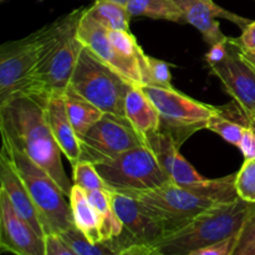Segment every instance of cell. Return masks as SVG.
<instances>
[{
  "label": "cell",
  "instance_id": "obj_1",
  "mask_svg": "<svg viewBox=\"0 0 255 255\" xmlns=\"http://www.w3.org/2000/svg\"><path fill=\"white\" fill-rule=\"evenodd\" d=\"M49 97L39 92H16L0 102V131L2 142L44 168L70 197L74 184L62 167V152L47 121Z\"/></svg>",
  "mask_w": 255,
  "mask_h": 255
},
{
  "label": "cell",
  "instance_id": "obj_2",
  "mask_svg": "<svg viewBox=\"0 0 255 255\" xmlns=\"http://www.w3.org/2000/svg\"><path fill=\"white\" fill-rule=\"evenodd\" d=\"M163 226L166 234L178 229L212 207L239 198L236 173L191 184L169 181L156 189L132 194Z\"/></svg>",
  "mask_w": 255,
  "mask_h": 255
},
{
  "label": "cell",
  "instance_id": "obj_3",
  "mask_svg": "<svg viewBox=\"0 0 255 255\" xmlns=\"http://www.w3.org/2000/svg\"><path fill=\"white\" fill-rule=\"evenodd\" d=\"M87 7L61 15L22 39L0 47V102L20 92L34 70L71 35L76 34Z\"/></svg>",
  "mask_w": 255,
  "mask_h": 255
},
{
  "label": "cell",
  "instance_id": "obj_4",
  "mask_svg": "<svg viewBox=\"0 0 255 255\" xmlns=\"http://www.w3.org/2000/svg\"><path fill=\"white\" fill-rule=\"evenodd\" d=\"M249 204L241 198L217 204L176 231L164 234L154 246L163 255H187L237 236L246 221Z\"/></svg>",
  "mask_w": 255,
  "mask_h": 255
},
{
  "label": "cell",
  "instance_id": "obj_5",
  "mask_svg": "<svg viewBox=\"0 0 255 255\" xmlns=\"http://www.w3.org/2000/svg\"><path fill=\"white\" fill-rule=\"evenodd\" d=\"M12 166L24 182L34 206L39 213L45 236H60L74 227V218L70 203L65 199L59 184L44 168L32 162L26 154L2 142Z\"/></svg>",
  "mask_w": 255,
  "mask_h": 255
},
{
  "label": "cell",
  "instance_id": "obj_6",
  "mask_svg": "<svg viewBox=\"0 0 255 255\" xmlns=\"http://www.w3.org/2000/svg\"><path fill=\"white\" fill-rule=\"evenodd\" d=\"M132 86L116 70L84 46L69 87L104 114L125 116V101Z\"/></svg>",
  "mask_w": 255,
  "mask_h": 255
},
{
  "label": "cell",
  "instance_id": "obj_7",
  "mask_svg": "<svg viewBox=\"0 0 255 255\" xmlns=\"http://www.w3.org/2000/svg\"><path fill=\"white\" fill-rule=\"evenodd\" d=\"M95 166L112 192L127 196L152 191L169 182L156 154L147 144L134 147Z\"/></svg>",
  "mask_w": 255,
  "mask_h": 255
},
{
  "label": "cell",
  "instance_id": "obj_8",
  "mask_svg": "<svg viewBox=\"0 0 255 255\" xmlns=\"http://www.w3.org/2000/svg\"><path fill=\"white\" fill-rule=\"evenodd\" d=\"M149 97L161 119V131L169 134L176 144L181 147L192 134L207 128L212 116L221 111L219 107L203 104L186 96L176 89L142 86Z\"/></svg>",
  "mask_w": 255,
  "mask_h": 255
},
{
  "label": "cell",
  "instance_id": "obj_9",
  "mask_svg": "<svg viewBox=\"0 0 255 255\" xmlns=\"http://www.w3.org/2000/svg\"><path fill=\"white\" fill-rule=\"evenodd\" d=\"M142 144L146 142L126 117L104 114L80 141V161L96 164Z\"/></svg>",
  "mask_w": 255,
  "mask_h": 255
},
{
  "label": "cell",
  "instance_id": "obj_10",
  "mask_svg": "<svg viewBox=\"0 0 255 255\" xmlns=\"http://www.w3.org/2000/svg\"><path fill=\"white\" fill-rule=\"evenodd\" d=\"M82 47L84 45L76 34L64 40L34 70L20 92H39L47 96L65 95Z\"/></svg>",
  "mask_w": 255,
  "mask_h": 255
},
{
  "label": "cell",
  "instance_id": "obj_11",
  "mask_svg": "<svg viewBox=\"0 0 255 255\" xmlns=\"http://www.w3.org/2000/svg\"><path fill=\"white\" fill-rule=\"evenodd\" d=\"M209 69L218 77L227 94L233 97L246 126L248 120L255 117V71L242 59L232 37H229L228 56Z\"/></svg>",
  "mask_w": 255,
  "mask_h": 255
},
{
  "label": "cell",
  "instance_id": "obj_12",
  "mask_svg": "<svg viewBox=\"0 0 255 255\" xmlns=\"http://www.w3.org/2000/svg\"><path fill=\"white\" fill-rule=\"evenodd\" d=\"M76 36L85 47L91 50L105 64L116 70L127 81L136 86H144L142 67L136 62L121 56L115 50L114 45L110 40L109 29L92 19L90 15L86 14V11L77 27Z\"/></svg>",
  "mask_w": 255,
  "mask_h": 255
},
{
  "label": "cell",
  "instance_id": "obj_13",
  "mask_svg": "<svg viewBox=\"0 0 255 255\" xmlns=\"http://www.w3.org/2000/svg\"><path fill=\"white\" fill-rule=\"evenodd\" d=\"M0 248L14 255H46L42 237L15 212L10 199L0 189Z\"/></svg>",
  "mask_w": 255,
  "mask_h": 255
},
{
  "label": "cell",
  "instance_id": "obj_14",
  "mask_svg": "<svg viewBox=\"0 0 255 255\" xmlns=\"http://www.w3.org/2000/svg\"><path fill=\"white\" fill-rule=\"evenodd\" d=\"M174 1L183 11L186 22L191 24L201 32L209 46L228 37L222 32L221 24L217 20L218 17L231 20L242 30L246 29L247 25L252 21L219 6L213 0H174Z\"/></svg>",
  "mask_w": 255,
  "mask_h": 255
},
{
  "label": "cell",
  "instance_id": "obj_15",
  "mask_svg": "<svg viewBox=\"0 0 255 255\" xmlns=\"http://www.w3.org/2000/svg\"><path fill=\"white\" fill-rule=\"evenodd\" d=\"M112 206L134 243L156 244L166 234L163 226L134 197L112 192Z\"/></svg>",
  "mask_w": 255,
  "mask_h": 255
},
{
  "label": "cell",
  "instance_id": "obj_16",
  "mask_svg": "<svg viewBox=\"0 0 255 255\" xmlns=\"http://www.w3.org/2000/svg\"><path fill=\"white\" fill-rule=\"evenodd\" d=\"M146 144L156 154L158 163L173 183L191 184L206 179L182 156L179 147L169 134L158 131L146 139Z\"/></svg>",
  "mask_w": 255,
  "mask_h": 255
},
{
  "label": "cell",
  "instance_id": "obj_17",
  "mask_svg": "<svg viewBox=\"0 0 255 255\" xmlns=\"http://www.w3.org/2000/svg\"><path fill=\"white\" fill-rule=\"evenodd\" d=\"M0 189L5 192L15 212L30 224L40 236H45L44 228L40 222L39 213L34 206L31 197L24 182L12 166L6 149L1 146L0 153Z\"/></svg>",
  "mask_w": 255,
  "mask_h": 255
},
{
  "label": "cell",
  "instance_id": "obj_18",
  "mask_svg": "<svg viewBox=\"0 0 255 255\" xmlns=\"http://www.w3.org/2000/svg\"><path fill=\"white\" fill-rule=\"evenodd\" d=\"M47 121L54 134L55 141L59 144L62 154L69 159L72 167L80 162L81 146L75 132L74 126L67 115L64 95H52L47 101Z\"/></svg>",
  "mask_w": 255,
  "mask_h": 255
},
{
  "label": "cell",
  "instance_id": "obj_19",
  "mask_svg": "<svg viewBox=\"0 0 255 255\" xmlns=\"http://www.w3.org/2000/svg\"><path fill=\"white\" fill-rule=\"evenodd\" d=\"M125 117L144 139L161 131V119L153 102L141 86H133L127 92L125 101Z\"/></svg>",
  "mask_w": 255,
  "mask_h": 255
},
{
  "label": "cell",
  "instance_id": "obj_20",
  "mask_svg": "<svg viewBox=\"0 0 255 255\" xmlns=\"http://www.w3.org/2000/svg\"><path fill=\"white\" fill-rule=\"evenodd\" d=\"M69 199L75 227L92 243L104 242L101 218L95 207L90 203L86 191L74 184Z\"/></svg>",
  "mask_w": 255,
  "mask_h": 255
},
{
  "label": "cell",
  "instance_id": "obj_21",
  "mask_svg": "<svg viewBox=\"0 0 255 255\" xmlns=\"http://www.w3.org/2000/svg\"><path fill=\"white\" fill-rule=\"evenodd\" d=\"M60 238L77 255H119L122 249L134 243L126 232L112 241L92 243L75 226L60 234Z\"/></svg>",
  "mask_w": 255,
  "mask_h": 255
},
{
  "label": "cell",
  "instance_id": "obj_22",
  "mask_svg": "<svg viewBox=\"0 0 255 255\" xmlns=\"http://www.w3.org/2000/svg\"><path fill=\"white\" fill-rule=\"evenodd\" d=\"M64 97L69 119L74 126L77 137L81 141L90 127L94 126L104 116V112L70 87L66 90Z\"/></svg>",
  "mask_w": 255,
  "mask_h": 255
},
{
  "label": "cell",
  "instance_id": "obj_23",
  "mask_svg": "<svg viewBox=\"0 0 255 255\" xmlns=\"http://www.w3.org/2000/svg\"><path fill=\"white\" fill-rule=\"evenodd\" d=\"M87 198L90 203L95 207L101 218V229L102 238L105 241H112L119 238L125 232L124 224L117 217L112 206V192L102 191V189H95V191H87Z\"/></svg>",
  "mask_w": 255,
  "mask_h": 255
},
{
  "label": "cell",
  "instance_id": "obj_24",
  "mask_svg": "<svg viewBox=\"0 0 255 255\" xmlns=\"http://www.w3.org/2000/svg\"><path fill=\"white\" fill-rule=\"evenodd\" d=\"M126 7L131 16L186 22L183 11L174 0H129Z\"/></svg>",
  "mask_w": 255,
  "mask_h": 255
},
{
  "label": "cell",
  "instance_id": "obj_25",
  "mask_svg": "<svg viewBox=\"0 0 255 255\" xmlns=\"http://www.w3.org/2000/svg\"><path fill=\"white\" fill-rule=\"evenodd\" d=\"M86 14L106 29L129 31V19L132 16L124 5L107 0H96L94 5L87 7Z\"/></svg>",
  "mask_w": 255,
  "mask_h": 255
},
{
  "label": "cell",
  "instance_id": "obj_26",
  "mask_svg": "<svg viewBox=\"0 0 255 255\" xmlns=\"http://www.w3.org/2000/svg\"><path fill=\"white\" fill-rule=\"evenodd\" d=\"M109 37L114 45L115 50L119 52L125 59H128L131 61L136 62L142 67L143 72L144 59L146 54L143 52L142 47L139 46L136 36L131 31H125V30H109Z\"/></svg>",
  "mask_w": 255,
  "mask_h": 255
},
{
  "label": "cell",
  "instance_id": "obj_27",
  "mask_svg": "<svg viewBox=\"0 0 255 255\" xmlns=\"http://www.w3.org/2000/svg\"><path fill=\"white\" fill-rule=\"evenodd\" d=\"M244 127L246 126L243 124H239V122H236L224 116L222 110L218 114L212 116L208 121V125H207V129L216 132L222 138L226 139L228 143L237 147H239L241 139L243 137Z\"/></svg>",
  "mask_w": 255,
  "mask_h": 255
},
{
  "label": "cell",
  "instance_id": "obj_28",
  "mask_svg": "<svg viewBox=\"0 0 255 255\" xmlns=\"http://www.w3.org/2000/svg\"><path fill=\"white\" fill-rule=\"evenodd\" d=\"M72 168H74V184H77L86 192L95 191V189L112 192L104 178L100 176L96 166L91 162L80 161Z\"/></svg>",
  "mask_w": 255,
  "mask_h": 255
},
{
  "label": "cell",
  "instance_id": "obj_29",
  "mask_svg": "<svg viewBox=\"0 0 255 255\" xmlns=\"http://www.w3.org/2000/svg\"><path fill=\"white\" fill-rule=\"evenodd\" d=\"M144 85L173 89L169 65L162 60L146 55L143 66Z\"/></svg>",
  "mask_w": 255,
  "mask_h": 255
},
{
  "label": "cell",
  "instance_id": "obj_30",
  "mask_svg": "<svg viewBox=\"0 0 255 255\" xmlns=\"http://www.w3.org/2000/svg\"><path fill=\"white\" fill-rule=\"evenodd\" d=\"M236 191L241 199L255 203V158L246 159L236 173Z\"/></svg>",
  "mask_w": 255,
  "mask_h": 255
},
{
  "label": "cell",
  "instance_id": "obj_31",
  "mask_svg": "<svg viewBox=\"0 0 255 255\" xmlns=\"http://www.w3.org/2000/svg\"><path fill=\"white\" fill-rule=\"evenodd\" d=\"M232 255H255V203L249 204L246 221L239 231L236 249Z\"/></svg>",
  "mask_w": 255,
  "mask_h": 255
},
{
  "label": "cell",
  "instance_id": "obj_32",
  "mask_svg": "<svg viewBox=\"0 0 255 255\" xmlns=\"http://www.w3.org/2000/svg\"><path fill=\"white\" fill-rule=\"evenodd\" d=\"M237 241H238V234L231 237V238L224 239L219 243L196 249V251L191 252L187 255H232L234 249H236Z\"/></svg>",
  "mask_w": 255,
  "mask_h": 255
},
{
  "label": "cell",
  "instance_id": "obj_33",
  "mask_svg": "<svg viewBox=\"0 0 255 255\" xmlns=\"http://www.w3.org/2000/svg\"><path fill=\"white\" fill-rule=\"evenodd\" d=\"M229 54V37L226 40L218 41L217 44L212 45L209 51L206 54V61L208 66H213V65L219 64V62L224 61L226 57Z\"/></svg>",
  "mask_w": 255,
  "mask_h": 255
},
{
  "label": "cell",
  "instance_id": "obj_34",
  "mask_svg": "<svg viewBox=\"0 0 255 255\" xmlns=\"http://www.w3.org/2000/svg\"><path fill=\"white\" fill-rule=\"evenodd\" d=\"M46 255H77L56 234L46 236Z\"/></svg>",
  "mask_w": 255,
  "mask_h": 255
},
{
  "label": "cell",
  "instance_id": "obj_35",
  "mask_svg": "<svg viewBox=\"0 0 255 255\" xmlns=\"http://www.w3.org/2000/svg\"><path fill=\"white\" fill-rule=\"evenodd\" d=\"M119 255H163V253L154 244L132 243L122 249Z\"/></svg>",
  "mask_w": 255,
  "mask_h": 255
},
{
  "label": "cell",
  "instance_id": "obj_36",
  "mask_svg": "<svg viewBox=\"0 0 255 255\" xmlns=\"http://www.w3.org/2000/svg\"><path fill=\"white\" fill-rule=\"evenodd\" d=\"M239 148H241L246 159L255 158V131L252 127H244L243 137H242L241 143H239Z\"/></svg>",
  "mask_w": 255,
  "mask_h": 255
},
{
  "label": "cell",
  "instance_id": "obj_37",
  "mask_svg": "<svg viewBox=\"0 0 255 255\" xmlns=\"http://www.w3.org/2000/svg\"><path fill=\"white\" fill-rule=\"evenodd\" d=\"M233 41L246 49H255V20L247 25L241 36L233 37Z\"/></svg>",
  "mask_w": 255,
  "mask_h": 255
},
{
  "label": "cell",
  "instance_id": "obj_38",
  "mask_svg": "<svg viewBox=\"0 0 255 255\" xmlns=\"http://www.w3.org/2000/svg\"><path fill=\"white\" fill-rule=\"evenodd\" d=\"M232 40H233V37H232ZM234 44H236V42H234ZM237 47H238V52L239 55H241L242 59H243L244 61H246L255 71V49H246V47H242L239 46V45H237Z\"/></svg>",
  "mask_w": 255,
  "mask_h": 255
},
{
  "label": "cell",
  "instance_id": "obj_39",
  "mask_svg": "<svg viewBox=\"0 0 255 255\" xmlns=\"http://www.w3.org/2000/svg\"><path fill=\"white\" fill-rule=\"evenodd\" d=\"M246 126L252 127V128H253L255 131V117H253V119H251V120H248V121H247V124H246Z\"/></svg>",
  "mask_w": 255,
  "mask_h": 255
},
{
  "label": "cell",
  "instance_id": "obj_40",
  "mask_svg": "<svg viewBox=\"0 0 255 255\" xmlns=\"http://www.w3.org/2000/svg\"><path fill=\"white\" fill-rule=\"evenodd\" d=\"M107 1H114V2H117V4L124 5V6H127V4H128L129 0H107Z\"/></svg>",
  "mask_w": 255,
  "mask_h": 255
}]
</instances>
